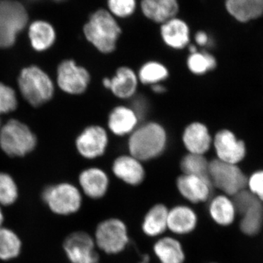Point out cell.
I'll return each instance as SVG.
<instances>
[{"label":"cell","instance_id":"obj_1","mask_svg":"<svg viewBox=\"0 0 263 263\" xmlns=\"http://www.w3.org/2000/svg\"><path fill=\"white\" fill-rule=\"evenodd\" d=\"M167 133L161 124L148 122L136 127L129 136V154L141 162L160 157L167 146Z\"/></svg>","mask_w":263,"mask_h":263},{"label":"cell","instance_id":"obj_2","mask_svg":"<svg viewBox=\"0 0 263 263\" xmlns=\"http://www.w3.org/2000/svg\"><path fill=\"white\" fill-rule=\"evenodd\" d=\"M85 37L99 51L113 53L117 48L122 29L114 15L107 10H97L84 27Z\"/></svg>","mask_w":263,"mask_h":263},{"label":"cell","instance_id":"obj_3","mask_svg":"<svg viewBox=\"0 0 263 263\" xmlns=\"http://www.w3.org/2000/svg\"><path fill=\"white\" fill-rule=\"evenodd\" d=\"M18 86L25 100L34 107L47 103L53 95L49 76L36 66L24 68L18 78Z\"/></svg>","mask_w":263,"mask_h":263},{"label":"cell","instance_id":"obj_4","mask_svg":"<svg viewBox=\"0 0 263 263\" xmlns=\"http://www.w3.org/2000/svg\"><path fill=\"white\" fill-rule=\"evenodd\" d=\"M28 22L25 7L16 0H0V48L13 46Z\"/></svg>","mask_w":263,"mask_h":263},{"label":"cell","instance_id":"obj_5","mask_svg":"<svg viewBox=\"0 0 263 263\" xmlns=\"http://www.w3.org/2000/svg\"><path fill=\"white\" fill-rule=\"evenodd\" d=\"M37 144V138L27 125L12 119L0 131V146L10 157H23Z\"/></svg>","mask_w":263,"mask_h":263},{"label":"cell","instance_id":"obj_6","mask_svg":"<svg viewBox=\"0 0 263 263\" xmlns=\"http://www.w3.org/2000/svg\"><path fill=\"white\" fill-rule=\"evenodd\" d=\"M209 176L212 186L230 196L245 190L248 179L234 164L227 163L216 159L209 162Z\"/></svg>","mask_w":263,"mask_h":263},{"label":"cell","instance_id":"obj_7","mask_svg":"<svg viewBox=\"0 0 263 263\" xmlns=\"http://www.w3.org/2000/svg\"><path fill=\"white\" fill-rule=\"evenodd\" d=\"M42 197L52 212L60 215H70L77 212L82 203L79 190L67 183L47 186L43 191Z\"/></svg>","mask_w":263,"mask_h":263},{"label":"cell","instance_id":"obj_8","mask_svg":"<svg viewBox=\"0 0 263 263\" xmlns=\"http://www.w3.org/2000/svg\"><path fill=\"white\" fill-rule=\"evenodd\" d=\"M95 242L105 253H120L129 243L127 227L122 220L116 218L102 221L97 228Z\"/></svg>","mask_w":263,"mask_h":263},{"label":"cell","instance_id":"obj_9","mask_svg":"<svg viewBox=\"0 0 263 263\" xmlns=\"http://www.w3.org/2000/svg\"><path fill=\"white\" fill-rule=\"evenodd\" d=\"M57 81L60 88L71 95H81L86 91L90 82L89 72L72 60L60 64L57 71Z\"/></svg>","mask_w":263,"mask_h":263},{"label":"cell","instance_id":"obj_10","mask_svg":"<svg viewBox=\"0 0 263 263\" xmlns=\"http://www.w3.org/2000/svg\"><path fill=\"white\" fill-rule=\"evenodd\" d=\"M95 241L88 233L76 232L67 236L64 249L71 263L100 262L95 250Z\"/></svg>","mask_w":263,"mask_h":263},{"label":"cell","instance_id":"obj_11","mask_svg":"<svg viewBox=\"0 0 263 263\" xmlns=\"http://www.w3.org/2000/svg\"><path fill=\"white\" fill-rule=\"evenodd\" d=\"M107 132L100 126H90L76 140V146L81 156L86 159L101 157L108 146Z\"/></svg>","mask_w":263,"mask_h":263},{"label":"cell","instance_id":"obj_12","mask_svg":"<svg viewBox=\"0 0 263 263\" xmlns=\"http://www.w3.org/2000/svg\"><path fill=\"white\" fill-rule=\"evenodd\" d=\"M213 143L219 160L236 164L245 158V143L238 141L232 132L227 129L218 132Z\"/></svg>","mask_w":263,"mask_h":263},{"label":"cell","instance_id":"obj_13","mask_svg":"<svg viewBox=\"0 0 263 263\" xmlns=\"http://www.w3.org/2000/svg\"><path fill=\"white\" fill-rule=\"evenodd\" d=\"M176 186L179 193L193 203L209 200L213 187L210 180L185 174L181 175L176 180Z\"/></svg>","mask_w":263,"mask_h":263},{"label":"cell","instance_id":"obj_14","mask_svg":"<svg viewBox=\"0 0 263 263\" xmlns=\"http://www.w3.org/2000/svg\"><path fill=\"white\" fill-rule=\"evenodd\" d=\"M112 171L118 179L131 186L141 184L146 176L141 161L131 155L117 157L112 165Z\"/></svg>","mask_w":263,"mask_h":263},{"label":"cell","instance_id":"obj_15","mask_svg":"<svg viewBox=\"0 0 263 263\" xmlns=\"http://www.w3.org/2000/svg\"><path fill=\"white\" fill-rule=\"evenodd\" d=\"M183 143L189 153L205 155L212 146L213 140L205 124L193 122L185 128Z\"/></svg>","mask_w":263,"mask_h":263},{"label":"cell","instance_id":"obj_16","mask_svg":"<svg viewBox=\"0 0 263 263\" xmlns=\"http://www.w3.org/2000/svg\"><path fill=\"white\" fill-rule=\"evenodd\" d=\"M79 182L84 193L95 200L105 196L109 186L108 175L96 167L83 171L79 176Z\"/></svg>","mask_w":263,"mask_h":263},{"label":"cell","instance_id":"obj_17","mask_svg":"<svg viewBox=\"0 0 263 263\" xmlns=\"http://www.w3.org/2000/svg\"><path fill=\"white\" fill-rule=\"evenodd\" d=\"M161 36L164 43L174 49H183L190 42L187 24L179 18H171L162 24Z\"/></svg>","mask_w":263,"mask_h":263},{"label":"cell","instance_id":"obj_18","mask_svg":"<svg viewBox=\"0 0 263 263\" xmlns=\"http://www.w3.org/2000/svg\"><path fill=\"white\" fill-rule=\"evenodd\" d=\"M197 224V214L191 208L177 205L168 212L167 228L176 234H189L195 229Z\"/></svg>","mask_w":263,"mask_h":263},{"label":"cell","instance_id":"obj_19","mask_svg":"<svg viewBox=\"0 0 263 263\" xmlns=\"http://www.w3.org/2000/svg\"><path fill=\"white\" fill-rule=\"evenodd\" d=\"M138 117L134 110L126 106L114 108L108 117L109 129L117 136L131 134L138 125Z\"/></svg>","mask_w":263,"mask_h":263},{"label":"cell","instance_id":"obj_20","mask_svg":"<svg viewBox=\"0 0 263 263\" xmlns=\"http://www.w3.org/2000/svg\"><path fill=\"white\" fill-rule=\"evenodd\" d=\"M110 79L109 90L118 98L129 99L136 93L138 78L131 68L121 67Z\"/></svg>","mask_w":263,"mask_h":263},{"label":"cell","instance_id":"obj_21","mask_svg":"<svg viewBox=\"0 0 263 263\" xmlns=\"http://www.w3.org/2000/svg\"><path fill=\"white\" fill-rule=\"evenodd\" d=\"M142 11L146 18L156 23L167 22L179 12L177 0H142Z\"/></svg>","mask_w":263,"mask_h":263},{"label":"cell","instance_id":"obj_22","mask_svg":"<svg viewBox=\"0 0 263 263\" xmlns=\"http://www.w3.org/2000/svg\"><path fill=\"white\" fill-rule=\"evenodd\" d=\"M226 8L232 16L247 22L263 14V0H226Z\"/></svg>","mask_w":263,"mask_h":263},{"label":"cell","instance_id":"obj_23","mask_svg":"<svg viewBox=\"0 0 263 263\" xmlns=\"http://www.w3.org/2000/svg\"><path fill=\"white\" fill-rule=\"evenodd\" d=\"M168 209L163 204H156L147 212L142 230L143 233L149 237L158 236L167 228V215Z\"/></svg>","mask_w":263,"mask_h":263},{"label":"cell","instance_id":"obj_24","mask_svg":"<svg viewBox=\"0 0 263 263\" xmlns=\"http://www.w3.org/2000/svg\"><path fill=\"white\" fill-rule=\"evenodd\" d=\"M240 230L243 234L254 236L263 227V204L258 198L240 214Z\"/></svg>","mask_w":263,"mask_h":263},{"label":"cell","instance_id":"obj_25","mask_svg":"<svg viewBox=\"0 0 263 263\" xmlns=\"http://www.w3.org/2000/svg\"><path fill=\"white\" fill-rule=\"evenodd\" d=\"M154 252L161 263H183L184 251L181 243L174 238L165 237L156 242Z\"/></svg>","mask_w":263,"mask_h":263},{"label":"cell","instance_id":"obj_26","mask_svg":"<svg viewBox=\"0 0 263 263\" xmlns=\"http://www.w3.org/2000/svg\"><path fill=\"white\" fill-rule=\"evenodd\" d=\"M29 37L33 48L37 51H43L53 46L56 32L48 22L37 21L29 27Z\"/></svg>","mask_w":263,"mask_h":263},{"label":"cell","instance_id":"obj_27","mask_svg":"<svg viewBox=\"0 0 263 263\" xmlns=\"http://www.w3.org/2000/svg\"><path fill=\"white\" fill-rule=\"evenodd\" d=\"M209 212L213 220L221 226L231 224L236 215L233 200L226 195L213 198L209 204Z\"/></svg>","mask_w":263,"mask_h":263},{"label":"cell","instance_id":"obj_28","mask_svg":"<svg viewBox=\"0 0 263 263\" xmlns=\"http://www.w3.org/2000/svg\"><path fill=\"white\" fill-rule=\"evenodd\" d=\"M209 162L205 155L189 153L181 161V169L183 174L191 175L209 179Z\"/></svg>","mask_w":263,"mask_h":263},{"label":"cell","instance_id":"obj_29","mask_svg":"<svg viewBox=\"0 0 263 263\" xmlns=\"http://www.w3.org/2000/svg\"><path fill=\"white\" fill-rule=\"evenodd\" d=\"M22 243L12 230L0 228V259L9 260L18 257Z\"/></svg>","mask_w":263,"mask_h":263},{"label":"cell","instance_id":"obj_30","mask_svg":"<svg viewBox=\"0 0 263 263\" xmlns=\"http://www.w3.org/2000/svg\"><path fill=\"white\" fill-rule=\"evenodd\" d=\"M169 76L168 70L158 62H148L144 64L138 72V80L142 84L155 85L167 79Z\"/></svg>","mask_w":263,"mask_h":263},{"label":"cell","instance_id":"obj_31","mask_svg":"<svg viewBox=\"0 0 263 263\" xmlns=\"http://www.w3.org/2000/svg\"><path fill=\"white\" fill-rule=\"evenodd\" d=\"M189 70L195 75H204L216 67V59L209 52L196 51L190 53L187 60Z\"/></svg>","mask_w":263,"mask_h":263},{"label":"cell","instance_id":"obj_32","mask_svg":"<svg viewBox=\"0 0 263 263\" xmlns=\"http://www.w3.org/2000/svg\"><path fill=\"white\" fill-rule=\"evenodd\" d=\"M18 188L10 175L0 173V204L10 205L18 198Z\"/></svg>","mask_w":263,"mask_h":263},{"label":"cell","instance_id":"obj_33","mask_svg":"<svg viewBox=\"0 0 263 263\" xmlns=\"http://www.w3.org/2000/svg\"><path fill=\"white\" fill-rule=\"evenodd\" d=\"M16 107L17 99L14 90L0 83V114L13 111Z\"/></svg>","mask_w":263,"mask_h":263},{"label":"cell","instance_id":"obj_34","mask_svg":"<svg viewBox=\"0 0 263 263\" xmlns=\"http://www.w3.org/2000/svg\"><path fill=\"white\" fill-rule=\"evenodd\" d=\"M110 13L120 18H126L134 13L136 0H108Z\"/></svg>","mask_w":263,"mask_h":263},{"label":"cell","instance_id":"obj_35","mask_svg":"<svg viewBox=\"0 0 263 263\" xmlns=\"http://www.w3.org/2000/svg\"><path fill=\"white\" fill-rule=\"evenodd\" d=\"M247 186L249 191L263 202V171L252 175L248 179Z\"/></svg>","mask_w":263,"mask_h":263},{"label":"cell","instance_id":"obj_36","mask_svg":"<svg viewBox=\"0 0 263 263\" xmlns=\"http://www.w3.org/2000/svg\"><path fill=\"white\" fill-rule=\"evenodd\" d=\"M133 105H134V106L131 108L134 110L137 117H138V119L140 120L141 118L144 117L145 114H146L147 110L146 103L143 99H138L136 102H134Z\"/></svg>","mask_w":263,"mask_h":263},{"label":"cell","instance_id":"obj_37","mask_svg":"<svg viewBox=\"0 0 263 263\" xmlns=\"http://www.w3.org/2000/svg\"><path fill=\"white\" fill-rule=\"evenodd\" d=\"M195 41L199 46H205L209 43V37H208L206 33L199 32L195 35Z\"/></svg>","mask_w":263,"mask_h":263},{"label":"cell","instance_id":"obj_38","mask_svg":"<svg viewBox=\"0 0 263 263\" xmlns=\"http://www.w3.org/2000/svg\"><path fill=\"white\" fill-rule=\"evenodd\" d=\"M152 89L157 94H162L165 91V87L160 84L152 85Z\"/></svg>","mask_w":263,"mask_h":263},{"label":"cell","instance_id":"obj_39","mask_svg":"<svg viewBox=\"0 0 263 263\" xmlns=\"http://www.w3.org/2000/svg\"><path fill=\"white\" fill-rule=\"evenodd\" d=\"M3 212H2L1 209H0V228H1L2 224H3Z\"/></svg>","mask_w":263,"mask_h":263},{"label":"cell","instance_id":"obj_40","mask_svg":"<svg viewBox=\"0 0 263 263\" xmlns=\"http://www.w3.org/2000/svg\"><path fill=\"white\" fill-rule=\"evenodd\" d=\"M53 1H55V2H62V1H64V0H53Z\"/></svg>","mask_w":263,"mask_h":263},{"label":"cell","instance_id":"obj_41","mask_svg":"<svg viewBox=\"0 0 263 263\" xmlns=\"http://www.w3.org/2000/svg\"><path fill=\"white\" fill-rule=\"evenodd\" d=\"M98 263H100V262H98Z\"/></svg>","mask_w":263,"mask_h":263}]
</instances>
